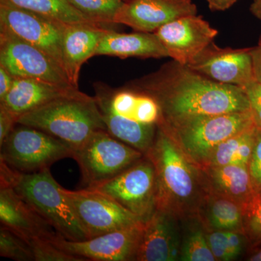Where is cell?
<instances>
[{
    "instance_id": "6da1fadb",
    "label": "cell",
    "mask_w": 261,
    "mask_h": 261,
    "mask_svg": "<svg viewBox=\"0 0 261 261\" xmlns=\"http://www.w3.org/2000/svg\"><path fill=\"white\" fill-rule=\"evenodd\" d=\"M127 86L153 98L167 123L250 110L243 89L215 82L173 60Z\"/></svg>"
},
{
    "instance_id": "7a4b0ae2",
    "label": "cell",
    "mask_w": 261,
    "mask_h": 261,
    "mask_svg": "<svg viewBox=\"0 0 261 261\" xmlns=\"http://www.w3.org/2000/svg\"><path fill=\"white\" fill-rule=\"evenodd\" d=\"M145 155L155 169L156 209L182 222L199 218L207 195L202 170L187 157L160 121L153 145Z\"/></svg>"
},
{
    "instance_id": "3957f363",
    "label": "cell",
    "mask_w": 261,
    "mask_h": 261,
    "mask_svg": "<svg viewBox=\"0 0 261 261\" xmlns=\"http://www.w3.org/2000/svg\"><path fill=\"white\" fill-rule=\"evenodd\" d=\"M94 99L107 130L127 145L147 154L153 145L161 118L157 102L143 92L126 87L94 84Z\"/></svg>"
},
{
    "instance_id": "277c9868",
    "label": "cell",
    "mask_w": 261,
    "mask_h": 261,
    "mask_svg": "<svg viewBox=\"0 0 261 261\" xmlns=\"http://www.w3.org/2000/svg\"><path fill=\"white\" fill-rule=\"evenodd\" d=\"M0 185H9L63 238L71 241L88 240L73 207L49 169L18 172L0 161Z\"/></svg>"
},
{
    "instance_id": "5b68a950",
    "label": "cell",
    "mask_w": 261,
    "mask_h": 261,
    "mask_svg": "<svg viewBox=\"0 0 261 261\" xmlns=\"http://www.w3.org/2000/svg\"><path fill=\"white\" fill-rule=\"evenodd\" d=\"M18 123L42 130L63 141L73 151L94 132L107 130L95 99L82 92L25 113L18 118Z\"/></svg>"
},
{
    "instance_id": "8992f818",
    "label": "cell",
    "mask_w": 261,
    "mask_h": 261,
    "mask_svg": "<svg viewBox=\"0 0 261 261\" xmlns=\"http://www.w3.org/2000/svg\"><path fill=\"white\" fill-rule=\"evenodd\" d=\"M167 128L187 158L201 169L207 166L216 147L229 137L256 126L251 111L190 117L167 123Z\"/></svg>"
},
{
    "instance_id": "52a82bcc",
    "label": "cell",
    "mask_w": 261,
    "mask_h": 261,
    "mask_svg": "<svg viewBox=\"0 0 261 261\" xmlns=\"http://www.w3.org/2000/svg\"><path fill=\"white\" fill-rule=\"evenodd\" d=\"M73 150L63 141L42 130L18 124L0 145V161L18 172L33 173L73 158Z\"/></svg>"
},
{
    "instance_id": "ba28073f",
    "label": "cell",
    "mask_w": 261,
    "mask_h": 261,
    "mask_svg": "<svg viewBox=\"0 0 261 261\" xmlns=\"http://www.w3.org/2000/svg\"><path fill=\"white\" fill-rule=\"evenodd\" d=\"M134 148L111 135L99 130L73 151L85 188H92L114 178L144 157Z\"/></svg>"
},
{
    "instance_id": "9c48e42d",
    "label": "cell",
    "mask_w": 261,
    "mask_h": 261,
    "mask_svg": "<svg viewBox=\"0 0 261 261\" xmlns=\"http://www.w3.org/2000/svg\"><path fill=\"white\" fill-rule=\"evenodd\" d=\"M88 189L108 196L143 221L156 210L155 169L146 155L114 178Z\"/></svg>"
},
{
    "instance_id": "30bf717a",
    "label": "cell",
    "mask_w": 261,
    "mask_h": 261,
    "mask_svg": "<svg viewBox=\"0 0 261 261\" xmlns=\"http://www.w3.org/2000/svg\"><path fill=\"white\" fill-rule=\"evenodd\" d=\"M87 238L122 229L143 221L108 196L91 190L71 191L62 188Z\"/></svg>"
},
{
    "instance_id": "8fae6325",
    "label": "cell",
    "mask_w": 261,
    "mask_h": 261,
    "mask_svg": "<svg viewBox=\"0 0 261 261\" xmlns=\"http://www.w3.org/2000/svg\"><path fill=\"white\" fill-rule=\"evenodd\" d=\"M66 25L45 15L0 2V30L42 49L63 69V40Z\"/></svg>"
},
{
    "instance_id": "7c38bea8",
    "label": "cell",
    "mask_w": 261,
    "mask_h": 261,
    "mask_svg": "<svg viewBox=\"0 0 261 261\" xmlns=\"http://www.w3.org/2000/svg\"><path fill=\"white\" fill-rule=\"evenodd\" d=\"M0 65L14 78L74 87L64 69L49 55L3 30H0Z\"/></svg>"
},
{
    "instance_id": "4fadbf2b",
    "label": "cell",
    "mask_w": 261,
    "mask_h": 261,
    "mask_svg": "<svg viewBox=\"0 0 261 261\" xmlns=\"http://www.w3.org/2000/svg\"><path fill=\"white\" fill-rule=\"evenodd\" d=\"M145 221L96 238L71 241L58 234L51 242L70 255L84 260H136Z\"/></svg>"
},
{
    "instance_id": "5bb4252c",
    "label": "cell",
    "mask_w": 261,
    "mask_h": 261,
    "mask_svg": "<svg viewBox=\"0 0 261 261\" xmlns=\"http://www.w3.org/2000/svg\"><path fill=\"white\" fill-rule=\"evenodd\" d=\"M251 49L221 48L213 42L187 66L215 82L242 88L255 80Z\"/></svg>"
},
{
    "instance_id": "9a60e30c",
    "label": "cell",
    "mask_w": 261,
    "mask_h": 261,
    "mask_svg": "<svg viewBox=\"0 0 261 261\" xmlns=\"http://www.w3.org/2000/svg\"><path fill=\"white\" fill-rule=\"evenodd\" d=\"M154 33L167 50L168 57L186 65L214 42L219 34L217 29L197 15L176 19Z\"/></svg>"
},
{
    "instance_id": "2e32d148",
    "label": "cell",
    "mask_w": 261,
    "mask_h": 261,
    "mask_svg": "<svg viewBox=\"0 0 261 261\" xmlns=\"http://www.w3.org/2000/svg\"><path fill=\"white\" fill-rule=\"evenodd\" d=\"M197 13L192 0H128L117 13L114 23L136 32L154 33L176 19Z\"/></svg>"
},
{
    "instance_id": "e0dca14e",
    "label": "cell",
    "mask_w": 261,
    "mask_h": 261,
    "mask_svg": "<svg viewBox=\"0 0 261 261\" xmlns=\"http://www.w3.org/2000/svg\"><path fill=\"white\" fill-rule=\"evenodd\" d=\"M180 220L156 209L145 221L137 261L179 260L182 243Z\"/></svg>"
},
{
    "instance_id": "ac0fdd59",
    "label": "cell",
    "mask_w": 261,
    "mask_h": 261,
    "mask_svg": "<svg viewBox=\"0 0 261 261\" xmlns=\"http://www.w3.org/2000/svg\"><path fill=\"white\" fill-rule=\"evenodd\" d=\"M0 223L25 240H53L59 234L9 185H0Z\"/></svg>"
},
{
    "instance_id": "d6986e66",
    "label": "cell",
    "mask_w": 261,
    "mask_h": 261,
    "mask_svg": "<svg viewBox=\"0 0 261 261\" xmlns=\"http://www.w3.org/2000/svg\"><path fill=\"white\" fill-rule=\"evenodd\" d=\"M80 92L78 87H67L34 79L15 78L10 92L0 101V106L19 118L51 101L74 95Z\"/></svg>"
},
{
    "instance_id": "ffe728a7",
    "label": "cell",
    "mask_w": 261,
    "mask_h": 261,
    "mask_svg": "<svg viewBox=\"0 0 261 261\" xmlns=\"http://www.w3.org/2000/svg\"><path fill=\"white\" fill-rule=\"evenodd\" d=\"M103 25L92 23L68 24L63 40V68L70 83L79 87L82 65L96 51L106 31Z\"/></svg>"
},
{
    "instance_id": "44dd1931",
    "label": "cell",
    "mask_w": 261,
    "mask_h": 261,
    "mask_svg": "<svg viewBox=\"0 0 261 261\" xmlns=\"http://www.w3.org/2000/svg\"><path fill=\"white\" fill-rule=\"evenodd\" d=\"M96 56L120 58H162L168 51L154 33H118L108 29L102 36Z\"/></svg>"
},
{
    "instance_id": "7402d4cb",
    "label": "cell",
    "mask_w": 261,
    "mask_h": 261,
    "mask_svg": "<svg viewBox=\"0 0 261 261\" xmlns=\"http://www.w3.org/2000/svg\"><path fill=\"white\" fill-rule=\"evenodd\" d=\"M201 170L207 194L222 196L243 206L255 192L247 166L226 165Z\"/></svg>"
},
{
    "instance_id": "603a6c76",
    "label": "cell",
    "mask_w": 261,
    "mask_h": 261,
    "mask_svg": "<svg viewBox=\"0 0 261 261\" xmlns=\"http://www.w3.org/2000/svg\"><path fill=\"white\" fill-rule=\"evenodd\" d=\"M199 219L205 228L243 233V206L222 196L207 194Z\"/></svg>"
},
{
    "instance_id": "cb8c5ba5",
    "label": "cell",
    "mask_w": 261,
    "mask_h": 261,
    "mask_svg": "<svg viewBox=\"0 0 261 261\" xmlns=\"http://www.w3.org/2000/svg\"><path fill=\"white\" fill-rule=\"evenodd\" d=\"M256 134L257 127L254 126L225 140L215 149L205 168L226 165L247 167L255 146Z\"/></svg>"
},
{
    "instance_id": "d4e9b609",
    "label": "cell",
    "mask_w": 261,
    "mask_h": 261,
    "mask_svg": "<svg viewBox=\"0 0 261 261\" xmlns=\"http://www.w3.org/2000/svg\"><path fill=\"white\" fill-rule=\"evenodd\" d=\"M0 2L45 15L65 24H97L82 15L68 0H0Z\"/></svg>"
},
{
    "instance_id": "484cf974",
    "label": "cell",
    "mask_w": 261,
    "mask_h": 261,
    "mask_svg": "<svg viewBox=\"0 0 261 261\" xmlns=\"http://www.w3.org/2000/svg\"><path fill=\"white\" fill-rule=\"evenodd\" d=\"M70 4L94 23L108 27L114 23L115 16L124 2L122 0H68Z\"/></svg>"
},
{
    "instance_id": "4316f807",
    "label": "cell",
    "mask_w": 261,
    "mask_h": 261,
    "mask_svg": "<svg viewBox=\"0 0 261 261\" xmlns=\"http://www.w3.org/2000/svg\"><path fill=\"white\" fill-rule=\"evenodd\" d=\"M179 260H216L209 247L205 229L201 221L200 225L192 226L186 235L182 238Z\"/></svg>"
},
{
    "instance_id": "83f0119b",
    "label": "cell",
    "mask_w": 261,
    "mask_h": 261,
    "mask_svg": "<svg viewBox=\"0 0 261 261\" xmlns=\"http://www.w3.org/2000/svg\"><path fill=\"white\" fill-rule=\"evenodd\" d=\"M243 233L252 248L261 245V190L243 206Z\"/></svg>"
},
{
    "instance_id": "f1b7e54d",
    "label": "cell",
    "mask_w": 261,
    "mask_h": 261,
    "mask_svg": "<svg viewBox=\"0 0 261 261\" xmlns=\"http://www.w3.org/2000/svg\"><path fill=\"white\" fill-rule=\"evenodd\" d=\"M0 255L16 261H34L29 244L3 226L0 227Z\"/></svg>"
},
{
    "instance_id": "f546056e",
    "label": "cell",
    "mask_w": 261,
    "mask_h": 261,
    "mask_svg": "<svg viewBox=\"0 0 261 261\" xmlns=\"http://www.w3.org/2000/svg\"><path fill=\"white\" fill-rule=\"evenodd\" d=\"M34 261H85L56 246L50 240L37 239L29 242Z\"/></svg>"
},
{
    "instance_id": "4dcf8cb0",
    "label": "cell",
    "mask_w": 261,
    "mask_h": 261,
    "mask_svg": "<svg viewBox=\"0 0 261 261\" xmlns=\"http://www.w3.org/2000/svg\"><path fill=\"white\" fill-rule=\"evenodd\" d=\"M204 229L209 247L216 260L228 261V238L226 231L205 227H204Z\"/></svg>"
},
{
    "instance_id": "1f68e13d",
    "label": "cell",
    "mask_w": 261,
    "mask_h": 261,
    "mask_svg": "<svg viewBox=\"0 0 261 261\" xmlns=\"http://www.w3.org/2000/svg\"><path fill=\"white\" fill-rule=\"evenodd\" d=\"M250 103V111L257 129L261 130V84L253 80L242 87Z\"/></svg>"
},
{
    "instance_id": "d6a6232c",
    "label": "cell",
    "mask_w": 261,
    "mask_h": 261,
    "mask_svg": "<svg viewBox=\"0 0 261 261\" xmlns=\"http://www.w3.org/2000/svg\"><path fill=\"white\" fill-rule=\"evenodd\" d=\"M247 167L254 190H261V132L257 128L255 146Z\"/></svg>"
},
{
    "instance_id": "836d02e7",
    "label": "cell",
    "mask_w": 261,
    "mask_h": 261,
    "mask_svg": "<svg viewBox=\"0 0 261 261\" xmlns=\"http://www.w3.org/2000/svg\"><path fill=\"white\" fill-rule=\"evenodd\" d=\"M228 238V258L232 260L242 253L244 244L247 242L243 233L238 231H226Z\"/></svg>"
},
{
    "instance_id": "e575fe53",
    "label": "cell",
    "mask_w": 261,
    "mask_h": 261,
    "mask_svg": "<svg viewBox=\"0 0 261 261\" xmlns=\"http://www.w3.org/2000/svg\"><path fill=\"white\" fill-rule=\"evenodd\" d=\"M18 118L8 110L0 106V145L18 124Z\"/></svg>"
},
{
    "instance_id": "d590c367",
    "label": "cell",
    "mask_w": 261,
    "mask_h": 261,
    "mask_svg": "<svg viewBox=\"0 0 261 261\" xmlns=\"http://www.w3.org/2000/svg\"><path fill=\"white\" fill-rule=\"evenodd\" d=\"M15 78L0 65V101L4 99L12 88Z\"/></svg>"
},
{
    "instance_id": "8d00e7d4",
    "label": "cell",
    "mask_w": 261,
    "mask_h": 261,
    "mask_svg": "<svg viewBox=\"0 0 261 261\" xmlns=\"http://www.w3.org/2000/svg\"><path fill=\"white\" fill-rule=\"evenodd\" d=\"M251 58L254 79L261 84V38L258 45L252 47Z\"/></svg>"
},
{
    "instance_id": "74e56055",
    "label": "cell",
    "mask_w": 261,
    "mask_h": 261,
    "mask_svg": "<svg viewBox=\"0 0 261 261\" xmlns=\"http://www.w3.org/2000/svg\"><path fill=\"white\" fill-rule=\"evenodd\" d=\"M211 11H225L229 9L239 0H206Z\"/></svg>"
},
{
    "instance_id": "f35d334b",
    "label": "cell",
    "mask_w": 261,
    "mask_h": 261,
    "mask_svg": "<svg viewBox=\"0 0 261 261\" xmlns=\"http://www.w3.org/2000/svg\"><path fill=\"white\" fill-rule=\"evenodd\" d=\"M250 10L252 14L261 21V0H253L250 5Z\"/></svg>"
},
{
    "instance_id": "ab89813d",
    "label": "cell",
    "mask_w": 261,
    "mask_h": 261,
    "mask_svg": "<svg viewBox=\"0 0 261 261\" xmlns=\"http://www.w3.org/2000/svg\"><path fill=\"white\" fill-rule=\"evenodd\" d=\"M253 250L250 253V256L247 257V260L250 261H261V245L254 247Z\"/></svg>"
},
{
    "instance_id": "60d3db41",
    "label": "cell",
    "mask_w": 261,
    "mask_h": 261,
    "mask_svg": "<svg viewBox=\"0 0 261 261\" xmlns=\"http://www.w3.org/2000/svg\"><path fill=\"white\" fill-rule=\"evenodd\" d=\"M122 1L126 2V1H128V0H122Z\"/></svg>"
},
{
    "instance_id": "b9f144b4",
    "label": "cell",
    "mask_w": 261,
    "mask_h": 261,
    "mask_svg": "<svg viewBox=\"0 0 261 261\" xmlns=\"http://www.w3.org/2000/svg\"><path fill=\"white\" fill-rule=\"evenodd\" d=\"M257 130H258V129H257ZM260 130V132H261V130Z\"/></svg>"
}]
</instances>
